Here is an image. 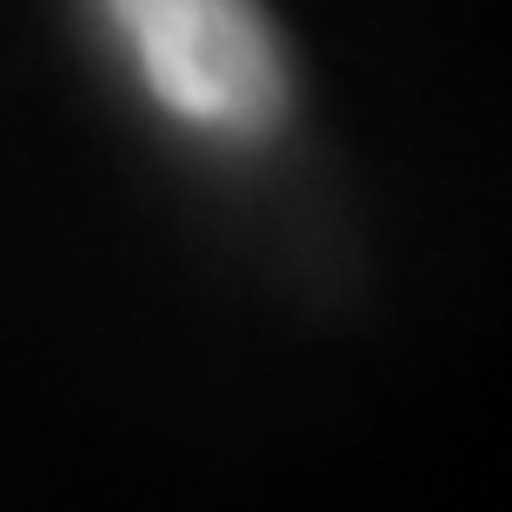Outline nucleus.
Returning <instances> with one entry per match:
<instances>
[{"mask_svg": "<svg viewBox=\"0 0 512 512\" xmlns=\"http://www.w3.org/2000/svg\"><path fill=\"white\" fill-rule=\"evenodd\" d=\"M140 80L173 120L260 140L286 114V54L260 0H107Z\"/></svg>", "mask_w": 512, "mask_h": 512, "instance_id": "f257e3e1", "label": "nucleus"}]
</instances>
